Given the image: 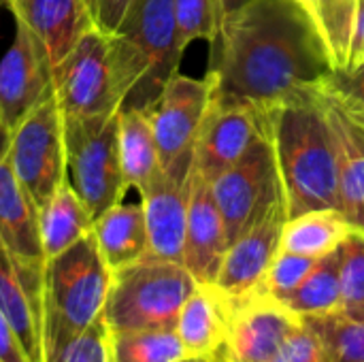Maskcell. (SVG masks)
Segmentation results:
<instances>
[{"mask_svg":"<svg viewBox=\"0 0 364 362\" xmlns=\"http://www.w3.org/2000/svg\"><path fill=\"white\" fill-rule=\"evenodd\" d=\"M364 64V0L356 4V23H354V36H352V49H350V64L346 73L356 70Z\"/></svg>","mask_w":364,"mask_h":362,"instance_id":"cell-37","label":"cell"},{"mask_svg":"<svg viewBox=\"0 0 364 362\" xmlns=\"http://www.w3.org/2000/svg\"><path fill=\"white\" fill-rule=\"evenodd\" d=\"M232 301L215 286L198 284L183 303L175 333L183 346L186 356H218L224 348Z\"/></svg>","mask_w":364,"mask_h":362,"instance_id":"cell-21","label":"cell"},{"mask_svg":"<svg viewBox=\"0 0 364 362\" xmlns=\"http://www.w3.org/2000/svg\"><path fill=\"white\" fill-rule=\"evenodd\" d=\"M299 322L301 318L284 303L256 290L232 301L228 335L215 358L220 362H273Z\"/></svg>","mask_w":364,"mask_h":362,"instance_id":"cell-14","label":"cell"},{"mask_svg":"<svg viewBox=\"0 0 364 362\" xmlns=\"http://www.w3.org/2000/svg\"><path fill=\"white\" fill-rule=\"evenodd\" d=\"M269 115L288 218L339 209L335 143L311 85L269 107Z\"/></svg>","mask_w":364,"mask_h":362,"instance_id":"cell-2","label":"cell"},{"mask_svg":"<svg viewBox=\"0 0 364 362\" xmlns=\"http://www.w3.org/2000/svg\"><path fill=\"white\" fill-rule=\"evenodd\" d=\"M119 160L126 186L139 192L162 171L147 111H119Z\"/></svg>","mask_w":364,"mask_h":362,"instance_id":"cell-25","label":"cell"},{"mask_svg":"<svg viewBox=\"0 0 364 362\" xmlns=\"http://www.w3.org/2000/svg\"><path fill=\"white\" fill-rule=\"evenodd\" d=\"M94 28L105 34H113L124 21L126 13L134 4V0H87Z\"/></svg>","mask_w":364,"mask_h":362,"instance_id":"cell-35","label":"cell"},{"mask_svg":"<svg viewBox=\"0 0 364 362\" xmlns=\"http://www.w3.org/2000/svg\"><path fill=\"white\" fill-rule=\"evenodd\" d=\"M6 160L41 211L68 179L64 119L55 98L36 107L11 132Z\"/></svg>","mask_w":364,"mask_h":362,"instance_id":"cell-9","label":"cell"},{"mask_svg":"<svg viewBox=\"0 0 364 362\" xmlns=\"http://www.w3.org/2000/svg\"><path fill=\"white\" fill-rule=\"evenodd\" d=\"M318 260L320 258H309V256L279 250L258 290L284 303L303 284V280L309 275V271L316 267Z\"/></svg>","mask_w":364,"mask_h":362,"instance_id":"cell-31","label":"cell"},{"mask_svg":"<svg viewBox=\"0 0 364 362\" xmlns=\"http://www.w3.org/2000/svg\"><path fill=\"white\" fill-rule=\"evenodd\" d=\"M273 362H331V356L318 326L309 318H301L299 326L282 344Z\"/></svg>","mask_w":364,"mask_h":362,"instance_id":"cell-34","label":"cell"},{"mask_svg":"<svg viewBox=\"0 0 364 362\" xmlns=\"http://www.w3.org/2000/svg\"><path fill=\"white\" fill-rule=\"evenodd\" d=\"M322 38L333 73H346L358 0H296Z\"/></svg>","mask_w":364,"mask_h":362,"instance_id":"cell-26","label":"cell"},{"mask_svg":"<svg viewBox=\"0 0 364 362\" xmlns=\"http://www.w3.org/2000/svg\"><path fill=\"white\" fill-rule=\"evenodd\" d=\"M352 230L354 226L339 209L307 211L286 220L279 250L309 258H324L341 247Z\"/></svg>","mask_w":364,"mask_h":362,"instance_id":"cell-24","label":"cell"},{"mask_svg":"<svg viewBox=\"0 0 364 362\" xmlns=\"http://www.w3.org/2000/svg\"><path fill=\"white\" fill-rule=\"evenodd\" d=\"M175 362H220L218 358H213V356H183V358H179V361Z\"/></svg>","mask_w":364,"mask_h":362,"instance_id":"cell-41","label":"cell"},{"mask_svg":"<svg viewBox=\"0 0 364 362\" xmlns=\"http://www.w3.org/2000/svg\"><path fill=\"white\" fill-rule=\"evenodd\" d=\"M311 92L335 143L339 209L354 228L364 230V102L339 81L335 73L316 81Z\"/></svg>","mask_w":364,"mask_h":362,"instance_id":"cell-10","label":"cell"},{"mask_svg":"<svg viewBox=\"0 0 364 362\" xmlns=\"http://www.w3.org/2000/svg\"><path fill=\"white\" fill-rule=\"evenodd\" d=\"M339 260V247L320 258L303 284L284 301V305L299 318H318L341 312Z\"/></svg>","mask_w":364,"mask_h":362,"instance_id":"cell-27","label":"cell"},{"mask_svg":"<svg viewBox=\"0 0 364 362\" xmlns=\"http://www.w3.org/2000/svg\"><path fill=\"white\" fill-rule=\"evenodd\" d=\"M228 235L224 218L215 203L211 183L192 169V188L188 205V226L183 245V267L196 284L213 286L228 252Z\"/></svg>","mask_w":364,"mask_h":362,"instance_id":"cell-17","label":"cell"},{"mask_svg":"<svg viewBox=\"0 0 364 362\" xmlns=\"http://www.w3.org/2000/svg\"><path fill=\"white\" fill-rule=\"evenodd\" d=\"M250 0H213V9H215V23H218V30L222 26V21L232 15L235 11H239L243 4H247Z\"/></svg>","mask_w":364,"mask_h":362,"instance_id":"cell-39","label":"cell"},{"mask_svg":"<svg viewBox=\"0 0 364 362\" xmlns=\"http://www.w3.org/2000/svg\"><path fill=\"white\" fill-rule=\"evenodd\" d=\"M335 75L360 102H364V64L352 73H335Z\"/></svg>","mask_w":364,"mask_h":362,"instance_id":"cell-38","label":"cell"},{"mask_svg":"<svg viewBox=\"0 0 364 362\" xmlns=\"http://www.w3.org/2000/svg\"><path fill=\"white\" fill-rule=\"evenodd\" d=\"M341 312L364 316V230L354 228L339 247Z\"/></svg>","mask_w":364,"mask_h":362,"instance_id":"cell-30","label":"cell"},{"mask_svg":"<svg viewBox=\"0 0 364 362\" xmlns=\"http://www.w3.org/2000/svg\"><path fill=\"white\" fill-rule=\"evenodd\" d=\"M92 235L111 271L147 256V226L141 203H117L94 220Z\"/></svg>","mask_w":364,"mask_h":362,"instance_id":"cell-22","label":"cell"},{"mask_svg":"<svg viewBox=\"0 0 364 362\" xmlns=\"http://www.w3.org/2000/svg\"><path fill=\"white\" fill-rule=\"evenodd\" d=\"M183 356L175 329L109 331V362H175Z\"/></svg>","mask_w":364,"mask_h":362,"instance_id":"cell-28","label":"cell"},{"mask_svg":"<svg viewBox=\"0 0 364 362\" xmlns=\"http://www.w3.org/2000/svg\"><path fill=\"white\" fill-rule=\"evenodd\" d=\"M9 6L45 45L51 66H58L94 28L87 0H9Z\"/></svg>","mask_w":364,"mask_h":362,"instance_id":"cell-19","label":"cell"},{"mask_svg":"<svg viewBox=\"0 0 364 362\" xmlns=\"http://www.w3.org/2000/svg\"><path fill=\"white\" fill-rule=\"evenodd\" d=\"M38 226L43 252L49 260L87 237L92 233L94 218L66 179L53 198L38 211Z\"/></svg>","mask_w":364,"mask_h":362,"instance_id":"cell-23","label":"cell"},{"mask_svg":"<svg viewBox=\"0 0 364 362\" xmlns=\"http://www.w3.org/2000/svg\"><path fill=\"white\" fill-rule=\"evenodd\" d=\"M211 190L224 218L228 243H232L284 198L271 130L258 137L230 169L215 177Z\"/></svg>","mask_w":364,"mask_h":362,"instance_id":"cell-8","label":"cell"},{"mask_svg":"<svg viewBox=\"0 0 364 362\" xmlns=\"http://www.w3.org/2000/svg\"><path fill=\"white\" fill-rule=\"evenodd\" d=\"M211 94L213 77L209 73L203 79L177 73L147 109L160 154V169L175 181H188L192 175L194 147Z\"/></svg>","mask_w":364,"mask_h":362,"instance_id":"cell-7","label":"cell"},{"mask_svg":"<svg viewBox=\"0 0 364 362\" xmlns=\"http://www.w3.org/2000/svg\"><path fill=\"white\" fill-rule=\"evenodd\" d=\"M47 362H109V329L98 318L83 333L75 335L49 354Z\"/></svg>","mask_w":364,"mask_h":362,"instance_id":"cell-33","label":"cell"},{"mask_svg":"<svg viewBox=\"0 0 364 362\" xmlns=\"http://www.w3.org/2000/svg\"><path fill=\"white\" fill-rule=\"evenodd\" d=\"M113 271L90 233L45 265V362L102 318Z\"/></svg>","mask_w":364,"mask_h":362,"instance_id":"cell-4","label":"cell"},{"mask_svg":"<svg viewBox=\"0 0 364 362\" xmlns=\"http://www.w3.org/2000/svg\"><path fill=\"white\" fill-rule=\"evenodd\" d=\"M190 188L192 175L188 181H175L160 171L151 183L139 192L147 226L149 258L183 265Z\"/></svg>","mask_w":364,"mask_h":362,"instance_id":"cell-18","label":"cell"},{"mask_svg":"<svg viewBox=\"0 0 364 362\" xmlns=\"http://www.w3.org/2000/svg\"><path fill=\"white\" fill-rule=\"evenodd\" d=\"M192 273L158 258H141L113 271L102 312L109 331L175 329L179 312L196 288Z\"/></svg>","mask_w":364,"mask_h":362,"instance_id":"cell-5","label":"cell"},{"mask_svg":"<svg viewBox=\"0 0 364 362\" xmlns=\"http://www.w3.org/2000/svg\"><path fill=\"white\" fill-rule=\"evenodd\" d=\"M53 98V66L45 45L21 21L0 60V115L13 132L36 107Z\"/></svg>","mask_w":364,"mask_h":362,"instance_id":"cell-13","label":"cell"},{"mask_svg":"<svg viewBox=\"0 0 364 362\" xmlns=\"http://www.w3.org/2000/svg\"><path fill=\"white\" fill-rule=\"evenodd\" d=\"M62 119L68 183L96 220L122 203L128 190L119 160V111Z\"/></svg>","mask_w":364,"mask_h":362,"instance_id":"cell-6","label":"cell"},{"mask_svg":"<svg viewBox=\"0 0 364 362\" xmlns=\"http://www.w3.org/2000/svg\"><path fill=\"white\" fill-rule=\"evenodd\" d=\"M0 362H30L13 326L0 312Z\"/></svg>","mask_w":364,"mask_h":362,"instance_id":"cell-36","label":"cell"},{"mask_svg":"<svg viewBox=\"0 0 364 362\" xmlns=\"http://www.w3.org/2000/svg\"><path fill=\"white\" fill-rule=\"evenodd\" d=\"M309 320L324 337L331 362H364V316L337 312Z\"/></svg>","mask_w":364,"mask_h":362,"instance_id":"cell-29","label":"cell"},{"mask_svg":"<svg viewBox=\"0 0 364 362\" xmlns=\"http://www.w3.org/2000/svg\"><path fill=\"white\" fill-rule=\"evenodd\" d=\"M213 45L215 90L273 107L331 75L311 19L296 0H250L228 15Z\"/></svg>","mask_w":364,"mask_h":362,"instance_id":"cell-1","label":"cell"},{"mask_svg":"<svg viewBox=\"0 0 364 362\" xmlns=\"http://www.w3.org/2000/svg\"><path fill=\"white\" fill-rule=\"evenodd\" d=\"M109 51L119 111H147L179 73L183 55L175 0H134L119 28L109 34Z\"/></svg>","mask_w":364,"mask_h":362,"instance_id":"cell-3","label":"cell"},{"mask_svg":"<svg viewBox=\"0 0 364 362\" xmlns=\"http://www.w3.org/2000/svg\"><path fill=\"white\" fill-rule=\"evenodd\" d=\"M288 220L286 198L277 201L264 218L228 245L220 267L215 288L230 301L256 292L279 252L282 230Z\"/></svg>","mask_w":364,"mask_h":362,"instance_id":"cell-16","label":"cell"},{"mask_svg":"<svg viewBox=\"0 0 364 362\" xmlns=\"http://www.w3.org/2000/svg\"><path fill=\"white\" fill-rule=\"evenodd\" d=\"M175 17L179 30V45L183 51L192 41H215L218 23L213 0H175Z\"/></svg>","mask_w":364,"mask_h":362,"instance_id":"cell-32","label":"cell"},{"mask_svg":"<svg viewBox=\"0 0 364 362\" xmlns=\"http://www.w3.org/2000/svg\"><path fill=\"white\" fill-rule=\"evenodd\" d=\"M0 312L30 362H45V267L17 260L0 241Z\"/></svg>","mask_w":364,"mask_h":362,"instance_id":"cell-15","label":"cell"},{"mask_svg":"<svg viewBox=\"0 0 364 362\" xmlns=\"http://www.w3.org/2000/svg\"><path fill=\"white\" fill-rule=\"evenodd\" d=\"M53 98L64 117H98L119 111L109 34L87 30L73 51L53 66Z\"/></svg>","mask_w":364,"mask_h":362,"instance_id":"cell-11","label":"cell"},{"mask_svg":"<svg viewBox=\"0 0 364 362\" xmlns=\"http://www.w3.org/2000/svg\"><path fill=\"white\" fill-rule=\"evenodd\" d=\"M0 241L21 262L45 267L38 207L15 177L9 160H0Z\"/></svg>","mask_w":364,"mask_h":362,"instance_id":"cell-20","label":"cell"},{"mask_svg":"<svg viewBox=\"0 0 364 362\" xmlns=\"http://www.w3.org/2000/svg\"><path fill=\"white\" fill-rule=\"evenodd\" d=\"M4 2H6V4H9V0H0V4H4Z\"/></svg>","mask_w":364,"mask_h":362,"instance_id":"cell-42","label":"cell"},{"mask_svg":"<svg viewBox=\"0 0 364 362\" xmlns=\"http://www.w3.org/2000/svg\"><path fill=\"white\" fill-rule=\"evenodd\" d=\"M269 130V107L222 94L213 83V94L194 147V173L211 183Z\"/></svg>","mask_w":364,"mask_h":362,"instance_id":"cell-12","label":"cell"},{"mask_svg":"<svg viewBox=\"0 0 364 362\" xmlns=\"http://www.w3.org/2000/svg\"><path fill=\"white\" fill-rule=\"evenodd\" d=\"M9 143H11V130L4 126L2 115H0V160L6 158V154H9Z\"/></svg>","mask_w":364,"mask_h":362,"instance_id":"cell-40","label":"cell"}]
</instances>
